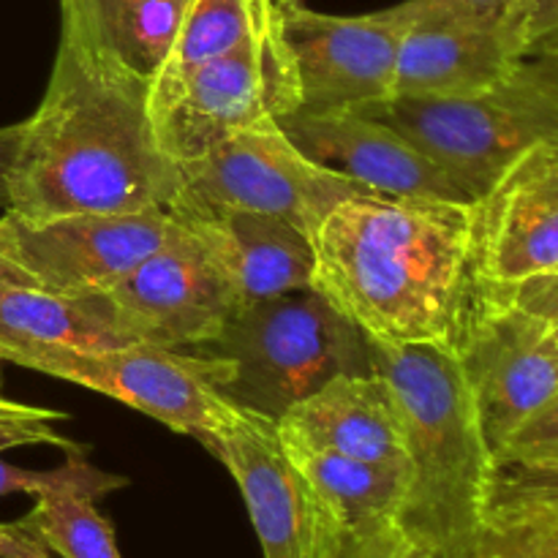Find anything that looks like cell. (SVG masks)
I'll return each instance as SVG.
<instances>
[{"mask_svg":"<svg viewBox=\"0 0 558 558\" xmlns=\"http://www.w3.org/2000/svg\"><path fill=\"white\" fill-rule=\"evenodd\" d=\"M180 167L161 147L147 80L60 22L41 104L22 120L5 213L49 221L74 213H169Z\"/></svg>","mask_w":558,"mask_h":558,"instance_id":"cell-1","label":"cell"},{"mask_svg":"<svg viewBox=\"0 0 558 558\" xmlns=\"http://www.w3.org/2000/svg\"><path fill=\"white\" fill-rule=\"evenodd\" d=\"M314 283L371 341L463 352L480 314L474 205L357 194L311 238Z\"/></svg>","mask_w":558,"mask_h":558,"instance_id":"cell-2","label":"cell"},{"mask_svg":"<svg viewBox=\"0 0 558 558\" xmlns=\"http://www.w3.org/2000/svg\"><path fill=\"white\" fill-rule=\"evenodd\" d=\"M371 371L385 379L409 452L407 529L452 558H472L488 534L496 452L461 354L371 341Z\"/></svg>","mask_w":558,"mask_h":558,"instance_id":"cell-3","label":"cell"},{"mask_svg":"<svg viewBox=\"0 0 558 558\" xmlns=\"http://www.w3.org/2000/svg\"><path fill=\"white\" fill-rule=\"evenodd\" d=\"M196 352L216 360L227 401L272 423L327 381L371 374L368 336L314 287L238 308Z\"/></svg>","mask_w":558,"mask_h":558,"instance_id":"cell-4","label":"cell"},{"mask_svg":"<svg viewBox=\"0 0 558 558\" xmlns=\"http://www.w3.org/2000/svg\"><path fill=\"white\" fill-rule=\"evenodd\" d=\"M360 112L412 140L474 205L529 147L558 136V54L523 58L469 96L390 98Z\"/></svg>","mask_w":558,"mask_h":558,"instance_id":"cell-5","label":"cell"},{"mask_svg":"<svg viewBox=\"0 0 558 558\" xmlns=\"http://www.w3.org/2000/svg\"><path fill=\"white\" fill-rule=\"evenodd\" d=\"M178 221L218 213H259L298 227L308 238L338 202L371 194L365 185L311 161L276 118L243 129L199 158L178 163Z\"/></svg>","mask_w":558,"mask_h":558,"instance_id":"cell-6","label":"cell"},{"mask_svg":"<svg viewBox=\"0 0 558 558\" xmlns=\"http://www.w3.org/2000/svg\"><path fill=\"white\" fill-rule=\"evenodd\" d=\"M9 365L101 392L169 425L174 434L194 436L210 452L238 409L218 392L216 360L199 352L153 343L107 349L36 347L16 352Z\"/></svg>","mask_w":558,"mask_h":558,"instance_id":"cell-7","label":"cell"},{"mask_svg":"<svg viewBox=\"0 0 558 558\" xmlns=\"http://www.w3.org/2000/svg\"><path fill=\"white\" fill-rule=\"evenodd\" d=\"M403 31L407 22L392 5L360 16L319 14L305 5L283 11L278 36L292 85L289 112H343L390 101Z\"/></svg>","mask_w":558,"mask_h":558,"instance_id":"cell-8","label":"cell"},{"mask_svg":"<svg viewBox=\"0 0 558 558\" xmlns=\"http://www.w3.org/2000/svg\"><path fill=\"white\" fill-rule=\"evenodd\" d=\"M85 298L125 341L180 352L216 341L238 311L223 276L185 227L129 276Z\"/></svg>","mask_w":558,"mask_h":558,"instance_id":"cell-9","label":"cell"},{"mask_svg":"<svg viewBox=\"0 0 558 558\" xmlns=\"http://www.w3.org/2000/svg\"><path fill=\"white\" fill-rule=\"evenodd\" d=\"M180 232L169 213H74L38 223L3 213L0 251L38 289L76 298L118 283Z\"/></svg>","mask_w":558,"mask_h":558,"instance_id":"cell-10","label":"cell"},{"mask_svg":"<svg viewBox=\"0 0 558 558\" xmlns=\"http://www.w3.org/2000/svg\"><path fill=\"white\" fill-rule=\"evenodd\" d=\"M558 267V136L537 142L474 202L480 300Z\"/></svg>","mask_w":558,"mask_h":558,"instance_id":"cell-11","label":"cell"},{"mask_svg":"<svg viewBox=\"0 0 558 558\" xmlns=\"http://www.w3.org/2000/svg\"><path fill=\"white\" fill-rule=\"evenodd\" d=\"M278 439L311 488L314 558H403L417 543L407 529L409 469L314 450L281 430Z\"/></svg>","mask_w":558,"mask_h":558,"instance_id":"cell-12","label":"cell"},{"mask_svg":"<svg viewBox=\"0 0 558 558\" xmlns=\"http://www.w3.org/2000/svg\"><path fill=\"white\" fill-rule=\"evenodd\" d=\"M276 123L311 161L365 185L371 194L469 202L434 158L374 114L360 109L287 112Z\"/></svg>","mask_w":558,"mask_h":558,"instance_id":"cell-13","label":"cell"},{"mask_svg":"<svg viewBox=\"0 0 558 558\" xmlns=\"http://www.w3.org/2000/svg\"><path fill=\"white\" fill-rule=\"evenodd\" d=\"M461 360L494 452L558 392V349L543 322L512 305H480Z\"/></svg>","mask_w":558,"mask_h":558,"instance_id":"cell-14","label":"cell"},{"mask_svg":"<svg viewBox=\"0 0 558 558\" xmlns=\"http://www.w3.org/2000/svg\"><path fill=\"white\" fill-rule=\"evenodd\" d=\"M210 456L238 483L265 558H314V499L272 420L238 407Z\"/></svg>","mask_w":558,"mask_h":558,"instance_id":"cell-15","label":"cell"},{"mask_svg":"<svg viewBox=\"0 0 558 558\" xmlns=\"http://www.w3.org/2000/svg\"><path fill=\"white\" fill-rule=\"evenodd\" d=\"M276 118L272 85L256 38L199 65L153 118L158 142L178 163L205 156L218 142Z\"/></svg>","mask_w":558,"mask_h":558,"instance_id":"cell-16","label":"cell"},{"mask_svg":"<svg viewBox=\"0 0 558 558\" xmlns=\"http://www.w3.org/2000/svg\"><path fill=\"white\" fill-rule=\"evenodd\" d=\"M180 223L207 251L238 308L314 283V243L283 218L234 210Z\"/></svg>","mask_w":558,"mask_h":558,"instance_id":"cell-17","label":"cell"},{"mask_svg":"<svg viewBox=\"0 0 558 558\" xmlns=\"http://www.w3.org/2000/svg\"><path fill=\"white\" fill-rule=\"evenodd\" d=\"M276 425L283 436L314 450L376 466L409 469L396 401L390 387L374 371L327 381L289 409Z\"/></svg>","mask_w":558,"mask_h":558,"instance_id":"cell-18","label":"cell"},{"mask_svg":"<svg viewBox=\"0 0 558 558\" xmlns=\"http://www.w3.org/2000/svg\"><path fill=\"white\" fill-rule=\"evenodd\" d=\"M505 33L458 25H407L398 47L392 98H456L505 80L521 63Z\"/></svg>","mask_w":558,"mask_h":558,"instance_id":"cell-19","label":"cell"},{"mask_svg":"<svg viewBox=\"0 0 558 558\" xmlns=\"http://www.w3.org/2000/svg\"><path fill=\"white\" fill-rule=\"evenodd\" d=\"M123 336L85 294H54L38 287L0 289V363L36 347H125Z\"/></svg>","mask_w":558,"mask_h":558,"instance_id":"cell-20","label":"cell"},{"mask_svg":"<svg viewBox=\"0 0 558 558\" xmlns=\"http://www.w3.org/2000/svg\"><path fill=\"white\" fill-rule=\"evenodd\" d=\"M191 0H60V16L123 60L136 74H156Z\"/></svg>","mask_w":558,"mask_h":558,"instance_id":"cell-21","label":"cell"},{"mask_svg":"<svg viewBox=\"0 0 558 558\" xmlns=\"http://www.w3.org/2000/svg\"><path fill=\"white\" fill-rule=\"evenodd\" d=\"M256 38L245 0H191L167 58L147 82V107L156 118L199 65Z\"/></svg>","mask_w":558,"mask_h":558,"instance_id":"cell-22","label":"cell"},{"mask_svg":"<svg viewBox=\"0 0 558 558\" xmlns=\"http://www.w3.org/2000/svg\"><path fill=\"white\" fill-rule=\"evenodd\" d=\"M36 505L20 518L22 526L58 558H123L114 529L98 512L96 499L74 490H47L33 496Z\"/></svg>","mask_w":558,"mask_h":558,"instance_id":"cell-23","label":"cell"},{"mask_svg":"<svg viewBox=\"0 0 558 558\" xmlns=\"http://www.w3.org/2000/svg\"><path fill=\"white\" fill-rule=\"evenodd\" d=\"M488 529L558 523V461H496Z\"/></svg>","mask_w":558,"mask_h":558,"instance_id":"cell-24","label":"cell"},{"mask_svg":"<svg viewBox=\"0 0 558 558\" xmlns=\"http://www.w3.org/2000/svg\"><path fill=\"white\" fill-rule=\"evenodd\" d=\"M125 485L129 480L93 466L85 452H69V458L58 469H47V472H33V469L0 461V499L11 494L38 496L47 490H74V494H85L98 501L101 496L114 494Z\"/></svg>","mask_w":558,"mask_h":558,"instance_id":"cell-25","label":"cell"},{"mask_svg":"<svg viewBox=\"0 0 558 558\" xmlns=\"http://www.w3.org/2000/svg\"><path fill=\"white\" fill-rule=\"evenodd\" d=\"M392 9L407 25H458L474 27V31L505 33L518 47L521 0H403ZM518 52H521V47H518Z\"/></svg>","mask_w":558,"mask_h":558,"instance_id":"cell-26","label":"cell"},{"mask_svg":"<svg viewBox=\"0 0 558 558\" xmlns=\"http://www.w3.org/2000/svg\"><path fill=\"white\" fill-rule=\"evenodd\" d=\"M58 420H63V414L54 412V409L11 401L0 390V452L33 445L60 447V450H65V456L69 452H85L76 441L65 439L60 430H54Z\"/></svg>","mask_w":558,"mask_h":558,"instance_id":"cell-27","label":"cell"},{"mask_svg":"<svg viewBox=\"0 0 558 558\" xmlns=\"http://www.w3.org/2000/svg\"><path fill=\"white\" fill-rule=\"evenodd\" d=\"M254 16L256 44L262 47L267 63V76L272 85V101H276V118L289 112L292 107V85H289L287 60H283L281 36H278V25H281V11H278L276 0H245Z\"/></svg>","mask_w":558,"mask_h":558,"instance_id":"cell-28","label":"cell"},{"mask_svg":"<svg viewBox=\"0 0 558 558\" xmlns=\"http://www.w3.org/2000/svg\"><path fill=\"white\" fill-rule=\"evenodd\" d=\"M496 461H558V392L499 447Z\"/></svg>","mask_w":558,"mask_h":558,"instance_id":"cell-29","label":"cell"},{"mask_svg":"<svg viewBox=\"0 0 558 558\" xmlns=\"http://www.w3.org/2000/svg\"><path fill=\"white\" fill-rule=\"evenodd\" d=\"M474 558H558V523L488 529Z\"/></svg>","mask_w":558,"mask_h":558,"instance_id":"cell-30","label":"cell"},{"mask_svg":"<svg viewBox=\"0 0 558 558\" xmlns=\"http://www.w3.org/2000/svg\"><path fill=\"white\" fill-rule=\"evenodd\" d=\"M518 47L523 58L558 54V0H521Z\"/></svg>","mask_w":558,"mask_h":558,"instance_id":"cell-31","label":"cell"},{"mask_svg":"<svg viewBox=\"0 0 558 558\" xmlns=\"http://www.w3.org/2000/svg\"><path fill=\"white\" fill-rule=\"evenodd\" d=\"M485 303L512 305V308L523 311V314L534 316V319H539L545 325V322L558 316V267L548 270L545 276L521 283L518 289L507 292L505 298L485 300Z\"/></svg>","mask_w":558,"mask_h":558,"instance_id":"cell-32","label":"cell"},{"mask_svg":"<svg viewBox=\"0 0 558 558\" xmlns=\"http://www.w3.org/2000/svg\"><path fill=\"white\" fill-rule=\"evenodd\" d=\"M0 558H58L49 554L20 521L0 523Z\"/></svg>","mask_w":558,"mask_h":558,"instance_id":"cell-33","label":"cell"},{"mask_svg":"<svg viewBox=\"0 0 558 558\" xmlns=\"http://www.w3.org/2000/svg\"><path fill=\"white\" fill-rule=\"evenodd\" d=\"M22 123L14 125H0V207H9V183H11V169H14L16 145H20Z\"/></svg>","mask_w":558,"mask_h":558,"instance_id":"cell-34","label":"cell"},{"mask_svg":"<svg viewBox=\"0 0 558 558\" xmlns=\"http://www.w3.org/2000/svg\"><path fill=\"white\" fill-rule=\"evenodd\" d=\"M5 287H36V283L31 281V276H27L25 270H20V267L0 251V289Z\"/></svg>","mask_w":558,"mask_h":558,"instance_id":"cell-35","label":"cell"},{"mask_svg":"<svg viewBox=\"0 0 558 558\" xmlns=\"http://www.w3.org/2000/svg\"><path fill=\"white\" fill-rule=\"evenodd\" d=\"M474 554H477V550H474ZM403 558H452V556L441 554L439 548H434V545H428V543H414L412 548H409L407 554H403Z\"/></svg>","mask_w":558,"mask_h":558,"instance_id":"cell-36","label":"cell"},{"mask_svg":"<svg viewBox=\"0 0 558 558\" xmlns=\"http://www.w3.org/2000/svg\"><path fill=\"white\" fill-rule=\"evenodd\" d=\"M543 336H545V341L550 343V347L558 349V316H554V319H550V322H545V325H543Z\"/></svg>","mask_w":558,"mask_h":558,"instance_id":"cell-37","label":"cell"},{"mask_svg":"<svg viewBox=\"0 0 558 558\" xmlns=\"http://www.w3.org/2000/svg\"><path fill=\"white\" fill-rule=\"evenodd\" d=\"M276 5H278V11H289V9H294V5H303V0H276Z\"/></svg>","mask_w":558,"mask_h":558,"instance_id":"cell-38","label":"cell"}]
</instances>
